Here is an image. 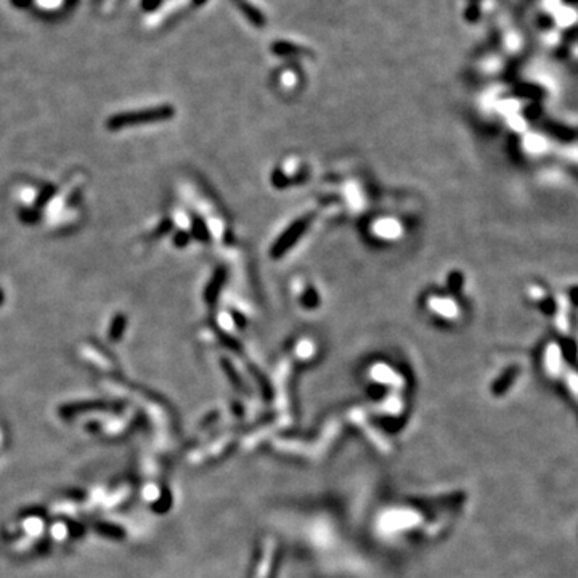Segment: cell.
Instances as JSON below:
<instances>
[{"mask_svg": "<svg viewBox=\"0 0 578 578\" xmlns=\"http://www.w3.org/2000/svg\"><path fill=\"white\" fill-rule=\"evenodd\" d=\"M163 0H142V8L143 12H153L154 8H158L161 5Z\"/></svg>", "mask_w": 578, "mask_h": 578, "instance_id": "obj_1", "label": "cell"}, {"mask_svg": "<svg viewBox=\"0 0 578 578\" xmlns=\"http://www.w3.org/2000/svg\"><path fill=\"white\" fill-rule=\"evenodd\" d=\"M541 307H543V308H541V311H543L546 315H551V313H554V307L556 306H554L553 299H546V301L543 304H541Z\"/></svg>", "mask_w": 578, "mask_h": 578, "instance_id": "obj_2", "label": "cell"}, {"mask_svg": "<svg viewBox=\"0 0 578 578\" xmlns=\"http://www.w3.org/2000/svg\"><path fill=\"white\" fill-rule=\"evenodd\" d=\"M10 2H12L13 7H17V8H28L34 0H10Z\"/></svg>", "mask_w": 578, "mask_h": 578, "instance_id": "obj_3", "label": "cell"}, {"mask_svg": "<svg viewBox=\"0 0 578 578\" xmlns=\"http://www.w3.org/2000/svg\"><path fill=\"white\" fill-rule=\"evenodd\" d=\"M570 301L575 307H578V286L570 289Z\"/></svg>", "mask_w": 578, "mask_h": 578, "instance_id": "obj_4", "label": "cell"}, {"mask_svg": "<svg viewBox=\"0 0 578 578\" xmlns=\"http://www.w3.org/2000/svg\"><path fill=\"white\" fill-rule=\"evenodd\" d=\"M94 3H95V5H100V3H101V0H94Z\"/></svg>", "mask_w": 578, "mask_h": 578, "instance_id": "obj_5", "label": "cell"}, {"mask_svg": "<svg viewBox=\"0 0 578 578\" xmlns=\"http://www.w3.org/2000/svg\"><path fill=\"white\" fill-rule=\"evenodd\" d=\"M119 2H124V0H119Z\"/></svg>", "mask_w": 578, "mask_h": 578, "instance_id": "obj_6", "label": "cell"}]
</instances>
